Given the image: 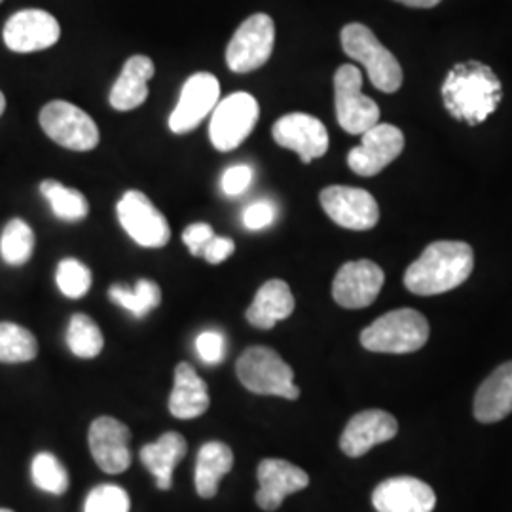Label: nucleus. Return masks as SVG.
I'll return each mask as SVG.
<instances>
[{"label": "nucleus", "instance_id": "nucleus-1", "mask_svg": "<svg viewBox=\"0 0 512 512\" xmlns=\"http://www.w3.org/2000/svg\"><path fill=\"white\" fill-rule=\"evenodd\" d=\"M446 110L469 126H478L494 114L501 103V82L480 61H465L450 69L442 84Z\"/></svg>", "mask_w": 512, "mask_h": 512}, {"label": "nucleus", "instance_id": "nucleus-2", "mask_svg": "<svg viewBox=\"0 0 512 512\" xmlns=\"http://www.w3.org/2000/svg\"><path fill=\"white\" fill-rule=\"evenodd\" d=\"M475 266L473 247L465 241H435L404 274V285L418 296L448 293L463 285Z\"/></svg>", "mask_w": 512, "mask_h": 512}, {"label": "nucleus", "instance_id": "nucleus-3", "mask_svg": "<svg viewBox=\"0 0 512 512\" xmlns=\"http://www.w3.org/2000/svg\"><path fill=\"white\" fill-rule=\"evenodd\" d=\"M340 40L344 52L365 67L376 90L395 93L403 86L401 63L366 25L349 23L342 29Z\"/></svg>", "mask_w": 512, "mask_h": 512}, {"label": "nucleus", "instance_id": "nucleus-4", "mask_svg": "<svg viewBox=\"0 0 512 512\" xmlns=\"http://www.w3.org/2000/svg\"><path fill=\"white\" fill-rule=\"evenodd\" d=\"M239 382L255 395H272L287 401L300 397V387L294 384V372L281 355L266 346L245 349L236 365Z\"/></svg>", "mask_w": 512, "mask_h": 512}, {"label": "nucleus", "instance_id": "nucleus-5", "mask_svg": "<svg viewBox=\"0 0 512 512\" xmlns=\"http://www.w3.org/2000/svg\"><path fill=\"white\" fill-rule=\"evenodd\" d=\"M429 340V323L420 311H389L361 332L363 348L374 353H414Z\"/></svg>", "mask_w": 512, "mask_h": 512}, {"label": "nucleus", "instance_id": "nucleus-6", "mask_svg": "<svg viewBox=\"0 0 512 512\" xmlns=\"http://www.w3.org/2000/svg\"><path fill=\"white\" fill-rule=\"evenodd\" d=\"M334 105L340 128L351 135L380 124V107L363 93V74L355 65H342L334 74Z\"/></svg>", "mask_w": 512, "mask_h": 512}, {"label": "nucleus", "instance_id": "nucleus-7", "mask_svg": "<svg viewBox=\"0 0 512 512\" xmlns=\"http://www.w3.org/2000/svg\"><path fill=\"white\" fill-rule=\"evenodd\" d=\"M40 126L59 147L88 152L99 145L101 133L92 116L69 101H52L40 110Z\"/></svg>", "mask_w": 512, "mask_h": 512}, {"label": "nucleus", "instance_id": "nucleus-8", "mask_svg": "<svg viewBox=\"0 0 512 512\" xmlns=\"http://www.w3.org/2000/svg\"><path fill=\"white\" fill-rule=\"evenodd\" d=\"M260 116L258 101L251 93L238 92L224 97L211 112L209 139L220 152L238 148L255 129Z\"/></svg>", "mask_w": 512, "mask_h": 512}, {"label": "nucleus", "instance_id": "nucleus-9", "mask_svg": "<svg viewBox=\"0 0 512 512\" xmlns=\"http://www.w3.org/2000/svg\"><path fill=\"white\" fill-rule=\"evenodd\" d=\"M275 44V23L268 14L245 19L226 48V65L232 73H253L266 65Z\"/></svg>", "mask_w": 512, "mask_h": 512}, {"label": "nucleus", "instance_id": "nucleus-10", "mask_svg": "<svg viewBox=\"0 0 512 512\" xmlns=\"http://www.w3.org/2000/svg\"><path fill=\"white\" fill-rule=\"evenodd\" d=\"M116 213L122 228L137 245L160 249L169 243V222L143 192L128 190L116 205Z\"/></svg>", "mask_w": 512, "mask_h": 512}, {"label": "nucleus", "instance_id": "nucleus-11", "mask_svg": "<svg viewBox=\"0 0 512 512\" xmlns=\"http://www.w3.org/2000/svg\"><path fill=\"white\" fill-rule=\"evenodd\" d=\"M321 205L330 220L338 226L366 232L380 220V207L370 192L353 186H329L319 196Z\"/></svg>", "mask_w": 512, "mask_h": 512}, {"label": "nucleus", "instance_id": "nucleus-12", "mask_svg": "<svg viewBox=\"0 0 512 512\" xmlns=\"http://www.w3.org/2000/svg\"><path fill=\"white\" fill-rule=\"evenodd\" d=\"M220 101V84L211 73L192 74L184 82L181 97L169 116V129L177 135L190 133L198 128Z\"/></svg>", "mask_w": 512, "mask_h": 512}, {"label": "nucleus", "instance_id": "nucleus-13", "mask_svg": "<svg viewBox=\"0 0 512 512\" xmlns=\"http://www.w3.org/2000/svg\"><path fill=\"white\" fill-rule=\"evenodd\" d=\"M61 37V27L57 19L38 8L19 10L6 21L2 38L4 44L16 54H33L48 50L57 44Z\"/></svg>", "mask_w": 512, "mask_h": 512}, {"label": "nucleus", "instance_id": "nucleus-14", "mask_svg": "<svg viewBox=\"0 0 512 512\" xmlns=\"http://www.w3.org/2000/svg\"><path fill=\"white\" fill-rule=\"evenodd\" d=\"M272 135L279 147L296 152L304 164L325 156L329 150V131L325 124L306 112H291L279 118Z\"/></svg>", "mask_w": 512, "mask_h": 512}, {"label": "nucleus", "instance_id": "nucleus-15", "mask_svg": "<svg viewBox=\"0 0 512 512\" xmlns=\"http://www.w3.org/2000/svg\"><path fill=\"white\" fill-rule=\"evenodd\" d=\"M384 281V270L376 262H346L334 277L332 296L346 310H363L378 298Z\"/></svg>", "mask_w": 512, "mask_h": 512}, {"label": "nucleus", "instance_id": "nucleus-16", "mask_svg": "<svg viewBox=\"0 0 512 512\" xmlns=\"http://www.w3.org/2000/svg\"><path fill=\"white\" fill-rule=\"evenodd\" d=\"M404 135L391 124H376L363 133L359 147L348 154L349 169L361 177H374L403 152Z\"/></svg>", "mask_w": 512, "mask_h": 512}, {"label": "nucleus", "instance_id": "nucleus-17", "mask_svg": "<svg viewBox=\"0 0 512 512\" xmlns=\"http://www.w3.org/2000/svg\"><path fill=\"white\" fill-rule=\"evenodd\" d=\"M256 478L260 486L256 492V505L266 512L277 511L285 497L306 490L310 484L308 473L285 459L260 461Z\"/></svg>", "mask_w": 512, "mask_h": 512}, {"label": "nucleus", "instance_id": "nucleus-18", "mask_svg": "<svg viewBox=\"0 0 512 512\" xmlns=\"http://www.w3.org/2000/svg\"><path fill=\"white\" fill-rule=\"evenodd\" d=\"M131 433L120 420L109 416L93 421L88 433L93 461L107 475H120L131 465Z\"/></svg>", "mask_w": 512, "mask_h": 512}, {"label": "nucleus", "instance_id": "nucleus-19", "mask_svg": "<svg viewBox=\"0 0 512 512\" xmlns=\"http://www.w3.org/2000/svg\"><path fill=\"white\" fill-rule=\"evenodd\" d=\"M372 505L378 512H433L437 495L418 478L395 476L374 490Z\"/></svg>", "mask_w": 512, "mask_h": 512}, {"label": "nucleus", "instance_id": "nucleus-20", "mask_svg": "<svg viewBox=\"0 0 512 512\" xmlns=\"http://www.w3.org/2000/svg\"><path fill=\"white\" fill-rule=\"evenodd\" d=\"M397 431L399 423L389 412L363 410L349 420L340 437V448L349 458H361L374 446L395 439Z\"/></svg>", "mask_w": 512, "mask_h": 512}, {"label": "nucleus", "instance_id": "nucleus-21", "mask_svg": "<svg viewBox=\"0 0 512 512\" xmlns=\"http://www.w3.org/2000/svg\"><path fill=\"white\" fill-rule=\"evenodd\" d=\"M156 73L154 61L148 55L129 57L110 90V107L128 112L141 107L148 97V80Z\"/></svg>", "mask_w": 512, "mask_h": 512}, {"label": "nucleus", "instance_id": "nucleus-22", "mask_svg": "<svg viewBox=\"0 0 512 512\" xmlns=\"http://www.w3.org/2000/svg\"><path fill=\"white\" fill-rule=\"evenodd\" d=\"M209 389L196 368L179 363L175 368V384L169 395V412L177 420H196L209 408Z\"/></svg>", "mask_w": 512, "mask_h": 512}, {"label": "nucleus", "instance_id": "nucleus-23", "mask_svg": "<svg viewBox=\"0 0 512 512\" xmlns=\"http://www.w3.org/2000/svg\"><path fill=\"white\" fill-rule=\"evenodd\" d=\"M512 412V361L495 368L478 387L475 418L482 423L505 420Z\"/></svg>", "mask_w": 512, "mask_h": 512}, {"label": "nucleus", "instance_id": "nucleus-24", "mask_svg": "<svg viewBox=\"0 0 512 512\" xmlns=\"http://www.w3.org/2000/svg\"><path fill=\"white\" fill-rule=\"evenodd\" d=\"M293 311L294 296L291 287L281 279H270L258 289L245 317L256 329L270 330L279 321L289 319Z\"/></svg>", "mask_w": 512, "mask_h": 512}, {"label": "nucleus", "instance_id": "nucleus-25", "mask_svg": "<svg viewBox=\"0 0 512 512\" xmlns=\"http://www.w3.org/2000/svg\"><path fill=\"white\" fill-rule=\"evenodd\" d=\"M188 444L181 433L169 431L152 444L143 446L141 461L145 463L150 475L156 478V486L160 490H171L173 471L183 461Z\"/></svg>", "mask_w": 512, "mask_h": 512}, {"label": "nucleus", "instance_id": "nucleus-26", "mask_svg": "<svg viewBox=\"0 0 512 512\" xmlns=\"http://www.w3.org/2000/svg\"><path fill=\"white\" fill-rule=\"evenodd\" d=\"M234 467V454L228 444L211 440L203 444L196 461V492L202 499H211L219 492L220 480Z\"/></svg>", "mask_w": 512, "mask_h": 512}, {"label": "nucleus", "instance_id": "nucleus-27", "mask_svg": "<svg viewBox=\"0 0 512 512\" xmlns=\"http://www.w3.org/2000/svg\"><path fill=\"white\" fill-rule=\"evenodd\" d=\"M109 296L112 302H116L139 319L147 317L150 311L156 310L162 304V289L150 279H139L133 289L126 285H112Z\"/></svg>", "mask_w": 512, "mask_h": 512}, {"label": "nucleus", "instance_id": "nucleus-28", "mask_svg": "<svg viewBox=\"0 0 512 512\" xmlns=\"http://www.w3.org/2000/svg\"><path fill=\"white\" fill-rule=\"evenodd\" d=\"M40 192L50 202V207L57 219L76 222L88 217L90 205L80 190L48 179L40 184Z\"/></svg>", "mask_w": 512, "mask_h": 512}, {"label": "nucleus", "instance_id": "nucleus-29", "mask_svg": "<svg viewBox=\"0 0 512 512\" xmlns=\"http://www.w3.org/2000/svg\"><path fill=\"white\" fill-rule=\"evenodd\" d=\"M38 355L35 334L16 323H0V363H29Z\"/></svg>", "mask_w": 512, "mask_h": 512}, {"label": "nucleus", "instance_id": "nucleus-30", "mask_svg": "<svg viewBox=\"0 0 512 512\" xmlns=\"http://www.w3.org/2000/svg\"><path fill=\"white\" fill-rule=\"evenodd\" d=\"M67 346L78 359H95L103 351L105 338L90 315L76 313L67 329Z\"/></svg>", "mask_w": 512, "mask_h": 512}, {"label": "nucleus", "instance_id": "nucleus-31", "mask_svg": "<svg viewBox=\"0 0 512 512\" xmlns=\"http://www.w3.org/2000/svg\"><path fill=\"white\" fill-rule=\"evenodd\" d=\"M35 251V232L25 220L14 219L6 224L0 238V255L10 266H23Z\"/></svg>", "mask_w": 512, "mask_h": 512}, {"label": "nucleus", "instance_id": "nucleus-32", "mask_svg": "<svg viewBox=\"0 0 512 512\" xmlns=\"http://www.w3.org/2000/svg\"><path fill=\"white\" fill-rule=\"evenodd\" d=\"M31 473H33L35 486L46 494H67V490L71 486V478H69L67 469L50 452H42V454H38L37 458L33 459Z\"/></svg>", "mask_w": 512, "mask_h": 512}, {"label": "nucleus", "instance_id": "nucleus-33", "mask_svg": "<svg viewBox=\"0 0 512 512\" xmlns=\"http://www.w3.org/2000/svg\"><path fill=\"white\" fill-rule=\"evenodd\" d=\"M55 281L59 291L65 294L67 298H82L86 296L90 287H92V272L86 264H82L76 258H65L59 262L57 272H55Z\"/></svg>", "mask_w": 512, "mask_h": 512}, {"label": "nucleus", "instance_id": "nucleus-34", "mask_svg": "<svg viewBox=\"0 0 512 512\" xmlns=\"http://www.w3.org/2000/svg\"><path fill=\"white\" fill-rule=\"evenodd\" d=\"M129 509L131 501L128 492L112 484L93 488L84 503V512H129Z\"/></svg>", "mask_w": 512, "mask_h": 512}, {"label": "nucleus", "instance_id": "nucleus-35", "mask_svg": "<svg viewBox=\"0 0 512 512\" xmlns=\"http://www.w3.org/2000/svg\"><path fill=\"white\" fill-rule=\"evenodd\" d=\"M196 351L205 365H219L226 355V340L217 330H205L196 338Z\"/></svg>", "mask_w": 512, "mask_h": 512}, {"label": "nucleus", "instance_id": "nucleus-36", "mask_svg": "<svg viewBox=\"0 0 512 512\" xmlns=\"http://www.w3.org/2000/svg\"><path fill=\"white\" fill-rule=\"evenodd\" d=\"M253 175H255V171H253L251 165L241 164L228 167L224 171L222 183H220L222 184V192L226 196H232V198L241 196L253 183Z\"/></svg>", "mask_w": 512, "mask_h": 512}, {"label": "nucleus", "instance_id": "nucleus-37", "mask_svg": "<svg viewBox=\"0 0 512 512\" xmlns=\"http://www.w3.org/2000/svg\"><path fill=\"white\" fill-rule=\"evenodd\" d=\"M275 215H277V211H275L274 203H251L243 211V224L249 230H264V228H268L274 222Z\"/></svg>", "mask_w": 512, "mask_h": 512}, {"label": "nucleus", "instance_id": "nucleus-38", "mask_svg": "<svg viewBox=\"0 0 512 512\" xmlns=\"http://www.w3.org/2000/svg\"><path fill=\"white\" fill-rule=\"evenodd\" d=\"M215 232L209 224L205 222H196V224H190L183 232L184 245L188 247V251L194 256H202L205 245L213 239Z\"/></svg>", "mask_w": 512, "mask_h": 512}, {"label": "nucleus", "instance_id": "nucleus-39", "mask_svg": "<svg viewBox=\"0 0 512 512\" xmlns=\"http://www.w3.org/2000/svg\"><path fill=\"white\" fill-rule=\"evenodd\" d=\"M234 251H236V243L232 239L224 238V236H213V239L205 245L202 256L209 264H220L226 258L234 255Z\"/></svg>", "mask_w": 512, "mask_h": 512}, {"label": "nucleus", "instance_id": "nucleus-40", "mask_svg": "<svg viewBox=\"0 0 512 512\" xmlns=\"http://www.w3.org/2000/svg\"><path fill=\"white\" fill-rule=\"evenodd\" d=\"M395 2H401L410 8H435L442 0H395Z\"/></svg>", "mask_w": 512, "mask_h": 512}, {"label": "nucleus", "instance_id": "nucleus-41", "mask_svg": "<svg viewBox=\"0 0 512 512\" xmlns=\"http://www.w3.org/2000/svg\"><path fill=\"white\" fill-rule=\"evenodd\" d=\"M4 110H6V97H4V93L0 92V116L4 114Z\"/></svg>", "mask_w": 512, "mask_h": 512}, {"label": "nucleus", "instance_id": "nucleus-42", "mask_svg": "<svg viewBox=\"0 0 512 512\" xmlns=\"http://www.w3.org/2000/svg\"><path fill=\"white\" fill-rule=\"evenodd\" d=\"M0 512H14V511H10V509H0Z\"/></svg>", "mask_w": 512, "mask_h": 512}, {"label": "nucleus", "instance_id": "nucleus-43", "mask_svg": "<svg viewBox=\"0 0 512 512\" xmlns=\"http://www.w3.org/2000/svg\"><path fill=\"white\" fill-rule=\"evenodd\" d=\"M0 2H2V0H0Z\"/></svg>", "mask_w": 512, "mask_h": 512}]
</instances>
